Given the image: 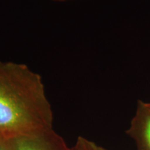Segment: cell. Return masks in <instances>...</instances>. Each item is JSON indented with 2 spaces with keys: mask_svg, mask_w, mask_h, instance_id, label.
<instances>
[{
  "mask_svg": "<svg viewBox=\"0 0 150 150\" xmlns=\"http://www.w3.org/2000/svg\"><path fill=\"white\" fill-rule=\"evenodd\" d=\"M9 150H72L53 130L6 139Z\"/></svg>",
  "mask_w": 150,
  "mask_h": 150,
  "instance_id": "obj_2",
  "label": "cell"
},
{
  "mask_svg": "<svg viewBox=\"0 0 150 150\" xmlns=\"http://www.w3.org/2000/svg\"><path fill=\"white\" fill-rule=\"evenodd\" d=\"M127 134L136 142L138 150H150V103L138 101Z\"/></svg>",
  "mask_w": 150,
  "mask_h": 150,
  "instance_id": "obj_3",
  "label": "cell"
},
{
  "mask_svg": "<svg viewBox=\"0 0 150 150\" xmlns=\"http://www.w3.org/2000/svg\"><path fill=\"white\" fill-rule=\"evenodd\" d=\"M52 1H58V2H64V1H71V0H52Z\"/></svg>",
  "mask_w": 150,
  "mask_h": 150,
  "instance_id": "obj_6",
  "label": "cell"
},
{
  "mask_svg": "<svg viewBox=\"0 0 150 150\" xmlns=\"http://www.w3.org/2000/svg\"><path fill=\"white\" fill-rule=\"evenodd\" d=\"M0 150H9L6 139L0 136Z\"/></svg>",
  "mask_w": 150,
  "mask_h": 150,
  "instance_id": "obj_5",
  "label": "cell"
},
{
  "mask_svg": "<svg viewBox=\"0 0 150 150\" xmlns=\"http://www.w3.org/2000/svg\"><path fill=\"white\" fill-rule=\"evenodd\" d=\"M72 150H108L83 137H79Z\"/></svg>",
  "mask_w": 150,
  "mask_h": 150,
  "instance_id": "obj_4",
  "label": "cell"
},
{
  "mask_svg": "<svg viewBox=\"0 0 150 150\" xmlns=\"http://www.w3.org/2000/svg\"><path fill=\"white\" fill-rule=\"evenodd\" d=\"M52 125L40 75L24 64L0 61V136L9 139L38 134Z\"/></svg>",
  "mask_w": 150,
  "mask_h": 150,
  "instance_id": "obj_1",
  "label": "cell"
}]
</instances>
